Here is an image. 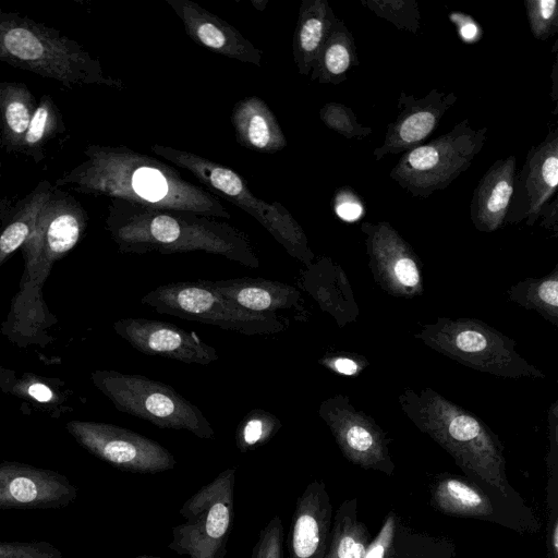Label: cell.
I'll return each instance as SVG.
<instances>
[{"instance_id": "6da1fadb", "label": "cell", "mask_w": 558, "mask_h": 558, "mask_svg": "<svg viewBox=\"0 0 558 558\" xmlns=\"http://www.w3.org/2000/svg\"><path fill=\"white\" fill-rule=\"evenodd\" d=\"M398 402L404 415L450 453L460 468L507 495L500 441L478 416L429 387L405 388Z\"/></svg>"}, {"instance_id": "7a4b0ae2", "label": "cell", "mask_w": 558, "mask_h": 558, "mask_svg": "<svg viewBox=\"0 0 558 558\" xmlns=\"http://www.w3.org/2000/svg\"><path fill=\"white\" fill-rule=\"evenodd\" d=\"M0 61L64 87L104 82L98 63L60 31L0 9Z\"/></svg>"}, {"instance_id": "3957f363", "label": "cell", "mask_w": 558, "mask_h": 558, "mask_svg": "<svg viewBox=\"0 0 558 558\" xmlns=\"http://www.w3.org/2000/svg\"><path fill=\"white\" fill-rule=\"evenodd\" d=\"M414 338L447 357L497 377L543 379L546 375L515 350V341L476 318L438 317Z\"/></svg>"}, {"instance_id": "277c9868", "label": "cell", "mask_w": 558, "mask_h": 558, "mask_svg": "<svg viewBox=\"0 0 558 558\" xmlns=\"http://www.w3.org/2000/svg\"><path fill=\"white\" fill-rule=\"evenodd\" d=\"M93 385L120 412L166 429L184 430L201 439H213L215 430L197 405L169 385L138 374L97 369Z\"/></svg>"}, {"instance_id": "5b68a950", "label": "cell", "mask_w": 558, "mask_h": 558, "mask_svg": "<svg viewBox=\"0 0 558 558\" xmlns=\"http://www.w3.org/2000/svg\"><path fill=\"white\" fill-rule=\"evenodd\" d=\"M141 302L160 314L244 336H272L288 327V323L276 313L245 310L205 286L202 280L161 284L146 293Z\"/></svg>"}, {"instance_id": "8992f818", "label": "cell", "mask_w": 558, "mask_h": 558, "mask_svg": "<svg viewBox=\"0 0 558 558\" xmlns=\"http://www.w3.org/2000/svg\"><path fill=\"white\" fill-rule=\"evenodd\" d=\"M487 128L473 129L468 119L447 133L404 153L389 177L416 197H427L465 172L482 150Z\"/></svg>"}, {"instance_id": "52a82bcc", "label": "cell", "mask_w": 558, "mask_h": 558, "mask_svg": "<svg viewBox=\"0 0 558 558\" xmlns=\"http://www.w3.org/2000/svg\"><path fill=\"white\" fill-rule=\"evenodd\" d=\"M235 468L220 472L181 507L169 548L189 558H223L231 532Z\"/></svg>"}, {"instance_id": "ba28073f", "label": "cell", "mask_w": 558, "mask_h": 558, "mask_svg": "<svg viewBox=\"0 0 558 558\" xmlns=\"http://www.w3.org/2000/svg\"><path fill=\"white\" fill-rule=\"evenodd\" d=\"M110 229L123 252L144 253L156 250L172 253L202 250L220 254L246 267L259 266L257 256L243 240L209 230L184 227L167 215L156 216L145 228L130 223H111Z\"/></svg>"}, {"instance_id": "9c48e42d", "label": "cell", "mask_w": 558, "mask_h": 558, "mask_svg": "<svg viewBox=\"0 0 558 558\" xmlns=\"http://www.w3.org/2000/svg\"><path fill=\"white\" fill-rule=\"evenodd\" d=\"M75 441L112 466L141 474L172 470L173 454L154 439L110 423L72 420L65 425Z\"/></svg>"}, {"instance_id": "30bf717a", "label": "cell", "mask_w": 558, "mask_h": 558, "mask_svg": "<svg viewBox=\"0 0 558 558\" xmlns=\"http://www.w3.org/2000/svg\"><path fill=\"white\" fill-rule=\"evenodd\" d=\"M318 416L349 461L363 469L393 472L386 433L367 413L356 409L348 396L338 393L322 401Z\"/></svg>"}, {"instance_id": "8fae6325", "label": "cell", "mask_w": 558, "mask_h": 558, "mask_svg": "<svg viewBox=\"0 0 558 558\" xmlns=\"http://www.w3.org/2000/svg\"><path fill=\"white\" fill-rule=\"evenodd\" d=\"M368 267L386 293L411 299L423 293L421 263L412 246L387 221L363 222Z\"/></svg>"}, {"instance_id": "7c38bea8", "label": "cell", "mask_w": 558, "mask_h": 558, "mask_svg": "<svg viewBox=\"0 0 558 558\" xmlns=\"http://www.w3.org/2000/svg\"><path fill=\"white\" fill-rule=\"evenodd\" d=\"M558 185V130L527 151L525 162L515 172L513 191L505 223L533 226L542 208L551 201Z\"/></svg>"}, {"instance_id": "4fadbf2b", "label": "cell", "mask_w": 558, "mask_h": 558, "mask_svg": "<svg viewBox=\"0 0 558 558\" xmlns=\"http://www.w3.org/2000/svg\"><path fill=\"white\" fill-rule=\"evenodd\" d=\"M113 330L132 348L146 355L198 365H208L219 360L214 347L204 342L195 332L171 323L128 317L116 320Z\"/></svg>"}, {"instance_id": "5bb4252c", "label": "cell", "mask_w": 558, "mask_h": 558, "mask_svg": "<svg viewBox=\"0 0 558 558\" xmlns=\"http://www.w3.org/2000/svg\"><path fill=\"white\" fill-rule=\"evenodd\" d=\"M76 497V487L59 472L14 461L0 463V510L60 509Z\"/></svg>"}, {"instance_id": "9a60e30c", "label": "cell", "mask_w": 558, "mask_h": 558, "mask_svg": "<svg viewBox=\"0 0 558 558\" xmlns=\"http://www.w3.org/2000/svg\"><path fill=\"white\" fill-rule=\"evenodd\" d=\"M457 99L454 93H444L436 88L418 98L401 92L398 114L389 123L383 144L374 150L375 159L380 160L390 154H404L417 147L435 131Z\"/></svg>"}, {"instance_id": "2e32d148", "label": "cell", "mask_w": 558, "mask_h": 558, "mask_svg": "<svg viewBox=\"0 0 558 558\" xmlns=\"http://www.w3.org/2000/svg\"><path fill=\"white\" fill-rule=\"evenodd\" d=\"M331 530V504L324 483L314 481L298 498L290 536V558H324Z\"/></svg>"}, {"instance_id": "e0dca14e", "label": "cell", "mask_w": 558, "mask_h": 558, "mask_svg": "<svg viewBox=\"0 0 558 558\" xmlns=\"http://www.w3.org/2000/svg\"><path fill=\"white\" fill-rule=\"evenodd\" d=\"M515 172L517 158L509 156L496 160L478 181L470 204V218L478 231L493 232L505 223Z\"/></svg>"}, {"instance_id": "ac0fdd59", "label": "cell", "mask_w": 558, "mask_h": 558, "mask_svg": "<svg viewBox=\"0 0 558 558\" xmlns=\"http://www.w3.org/2000/svg\"><path fill=\"white\" fill-rule=\"evenodd\" d=\"M299 284L339 327L356 320L359 306L349 279L343 269L330 258L325 257L307 266Z\"/></svg>"}, {"instance_id": "d6986e66", "label": "cell", "mask_w": 558, "mask_h": 558, "mask_svg": "<svg viewBox=\"0 0 558 558\" xmlns=\"http://www.w3.org/2000/svg\"><path fill=\"white\" fill-rule=\"evenodd\" d=\"M208 288L245 310L256 313L304 312L301 292L293 286L264 278L202 280Z\"/></svg>"}, {"instance_id": "ffe728a7", "label": "cell", "mask_w": 558, "mask_h": 558, "mask_svg": "<svg viewBox=\"0 0 558 558\" xmlns=\"http://www.w3.org/2000/svg\"><path fill=\"white\" fill-rule=\"evenodd\" d=\"M0 390L51 417L72 410L69 403L72 392L60 378L0 367Z\"/></svg>"}, {"instance_id": "44dd1931", "label": "cell", "mask_w": 558, "mask_h": 558, "mask_svg": "<svg viewBox=\"0 0 558 558\" xmlns=\"http://www.w3.org/2000/svg\"><path fill=\"white\" fill-rule=\"evenodd\" d=\"M36 106L24 83L0 82V150L20 153Z\"/></svg>"}, {"instance_id": "7402d4cb", "label": "cell", "mask_w": 558, "mask_h": 558, "mask_svg": "<svg viewBox=\"0 0 558 558\" xmlns=\"http://www.w3.org/2000/svg\"><path fill=\"white\" fill-rule=\"evenodd\" d=\"M52 190L51 182L40 181L0 222V266L27 241Z\"/></svg>"}, {"instance_id": "603a6c76", "label": "cell", "mask_w": 558, "mask_h": 558, "mask_svg": "<svg viewBox=\"0 0 558 558\" xmlns=\"http://www.w3.org/2000/svg\"><path fill=\"white\" fill-rule=\"evenodd\" d=\"M506 294L509 301L535 311L558 327V265L544 277L526 278L512 284Z\"/></svg>"}, {"instance_id": "cb8c5ba5", "label": "cell", "mask_w": 558, "mask_h": 558, "mask_svg": "<svg viewBox=\"0 0 558 558\" xmlns=\"http://www.w3.org/2000/svg\"><path fill=\"white\" fill-rule=\"evenodd\" d=\"M434 501L444 512L464 517H488L489 498L478 488L458 477L440 480L434 488Z\"/></svg>"}, {"instance_id": "d4e9b609", "label": "cell", "mask_w": 558, "mask_h": 558, "mask_svg": "<svg viewBox=\"0 0 558 558\" xmlns=\"http://www.w3.org/2000/svg\"><path fill=\"white\" fill-rule=\"evenodd\" d=\"M369 544V534L356 520L353 504H343L336 514L324 558H363Z\"/></svg>"}, {"instance_id": "484cf974", "label": "cell", "mask_w": 558, "mask_h": 558, "mask_svg": "<svg viewBox=\"0 0 558 558\" xmlns=\"http://www.w3.org/2000/svg\"><path fill=\"white\" fill-rule=\"evenodd\" d=\"M62 114L49 95H43L27 128L20 154L40 162L46 147L64 131Z\"/></svg>"}, {"instance_id": "4316f807", "label": "cell", "mask_w": 558, "mask_h": 558, "mask_svg": "<svg viewBox=\"0 0 558 558\" xmlns=\"http://www.w3.org/2000/svg\"><path fill=\"white\" fill-rule=\"evenodd\" d=\"M281 427L282 423L276 415L254 409L239 423L235 445L241 452H246L269 441Z\"/></svg>"}, {"instance_id": "83f0119b", "label": "cell", "mask_w": 558, "mask_h": 558, "mask_svg": "<svg viewBox=\"0 0 558 558\" xmlns=\"http://www.w3.org/2000/svg\"><path fill=\"white\" fill-rule=\"evenodd\" d=\"M371 11L389 21L399 29L416 33L420 28V10L416 1L368 0L362 1Z\"/></svg>"}, {"instance_id": "f1b7e54d", "label": "cell", "mask_w": 558, "mask_h": 558, "mask_svg": "<svg viewBox=\"0 0 558 558\" xmlns=\"http://www.w3.org/2000/svg\"><path fill=\"white\" fill-rule=\"evenodd\" d=\"M337 37L327 46L324 52V66L335 77L348 72L351 65L359 63L357 52L351 34L343 28L336 33Z\"/></svg>"}, {"instance_id": "f546056e", "label": "cell", "mask_w": 558, "mask_h": 558, "mask_svg": "<svg viewBox=\"0 0 558 558\" xmlns=\"http://www.w3.org/2000/svg\"><path fill=\"white\" fill-rule=\"evenodd\" d=\"M527 21L532 35L545 40L558 32V3L556 0H525Z\"/></svg>"}, {"instance_id": "4dcf8cb0", "label": "cell", "mask_w": 558, "mask_h": 558, "mask_svg": "<svg viewBox=\"0 0 558 558\" xmlns=\"http://www.w3.org/2000/svg\"><path fill=\"white\" fill-rule=\"evenodd\" d=\"M322 113L326 124L347 138L364 137L372 133V129L362 125L355 113L343 105L330 104Z\"/></svg>"}, {"instance_id": "1f68e13d", "label": "cell", "mask_w": 558, "mask_h": 558, "mask_svg": "<svg viewBox=\"0 0 558 558\" xmlns=\"http://www.w3.org/2000/svg\"><path fill=\"white\" fill-rule=\"evenodd\" d=\"M0 558H65L52 544L46 541L9 542L0 541Z\"/></svg>"}, {"instance_id": "d6a6232c", "label": "cell", "mask_w": 558, "mask_h": 558, "mask_svg": "<svg viewBox=\"0 0 558 558\" xmlns=\"http://www.w3.org/2000/svg\"><path fill=\"white\" fill-rule=\"evenodd\" d=\"M282 521L276 515L260 531L251 558H282Z\"/></svg>"}, {"instance_id": "836d02e7", "label": "cell", "mask_w": 558, "mask_h": 558, "mask_svg": "<svg viewBox=\"0 0 558 558\" xmlns=\"http://www.w3.org/2000/svg\"><path fill=\"white\" fill-rule=\"evenodd\" d=\"M131 182L135 193L149 201H159L168 192L167 180L155 168H138Z\"/></svg>"}, {"instance_id": "e575fe53", "label": "cell", "mask_w": 558, "mask_h": 558, "mask_svg": "<svg viewBox=\"0 0 558 558\" xmlns=\"http://www.w3.org/2000/svg\"><path fill=\"white\" fill-rule=\"evenodd\" d=\"M318 363L331 372L347 376L357 375L368 365L366 359L355 354L325 355Z\"/></svg>"}, {"instance_id": "d590c367", "label": "cell", "mask_w": 558, "mask_h": 558, "mask_svg": "<svg viewBox=\"0 0 558 558\" xmlns=\"http://www.w3.org/2000/svg\"><path fill=\"white\" fill-rule=\"evenodd\" d=\"M271 126L266 117L259 112L252 113L245 123L248 142L256 148H265L272 141Z\"/></svg>"}, {"instance_id": "8d00e7d4", "label": "cell", "mask_w": 558, "mask_h": 558, "mask_svg": "<svg viewBox=\"0 0 558 558\" xmlns=\"http://www.w3.org/2000/svg\"><path fill=\"white\" fill-rule=\"evenodd\" d=\"M335 210L339 218L344 221H355L363 214V204L350 189L341 190L335 199Z\"/></svg>"}, {"instance_id": "74e56055", "label": "cell", "mask_w": 558, "mask_h": 558, "mask_svg": "<svg viewBox=\"0 0 558 558\" xmlns=\"http://www.w3.org/2000/svg\"><path fill=\"white\" fill-rule=\"evenodd\" d=\"M324 20L320 16L308 17L300 31L301 48L313 53L319 47L324 35Z\"/></svg>"}, {"instance_id": "f35d334b", "label": "cell", "mask_w": 558, "mask_h": 558, "mask_svg": "<svg viewBox=\"0 0 558 558\" xmlns=\"http://www.w3.org/2000/svg\"><path fill=\"white\" fill-rule=\"evenodd\" d=\"M395 527V518L389 515L377 537L371 542L363 558H385L393 541Z\"/></svg>"}, {"instance_id": "ab89813d", "label": "cell", "mask_w": 558, "mask_h": 558, "mask_svg": "<svg viewBox=\"0 0 558 558\" xmlns=\"http://www.w3.org/2000/svg\"><path fill=\"white\" fill-rule=\"evenodd\" d=\"M449 19L457 26L459 36L463 41L474 43L481 38V27L472 16L461 12H453L450 13Z\"/></svg>"}, {"instance_id": "60d3db41", "label": "cell", "mask_w": 558, "mask_h": 558, "mask_svg": "<svg viewBox=\"0 0 558 558\" xmlns=\"http://www.w3.org/2000/svg\"><path fill=\"white\" fill-rule=\"evenodd\" d=\"M197 37L207 47L219 49L226 43L223 33L210 23L201 24L197 28Z\"/></svg>"}, {"instance_id": "b9f144b4", "label": "cell", "mask_w": 558, "mask_h": 558, "mask_svg": "<svg viewBox=\"0 0 558 558\" xmlns=\"http://www.w3.org/2000/svg\"><path fill=\"white\" fill-rule=\"evenodd\" d=\"M558 202L557 198L551 199L541 210L538 219H541V226L547 230H553L555 234L558 232Z\"/></svg>"}, {"instance_id": "7bdbcfd3", "label": "cell", "mask_w": 558, "mask_h": 558, "mask_svg": "<svg viewBox=\"0 0 558 558\" xmlns=\"http://www.w3.org/2000/svg\"><path fill=\"white\" fill-rule=\"evenodd\" d=\"M134 558H160V557H155V556H148V555H142V556H136Z\"/></svg>"}]
</instances>
